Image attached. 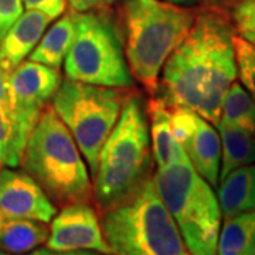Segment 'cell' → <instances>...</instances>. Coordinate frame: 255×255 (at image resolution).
Segmentation results:
<instances>
[{
	"mask_svg": "<svg viewBox=\"0 0 255 255\" xmlns=\"http://www.w3.org/2000/svg\"><path fill=\"white\" fill-rule=\"evenodd\" d=\"M237 30L221 9L197 13L190 31L164 63L155 100L167 108H187L217 127L221 104L237 80Z\"/></svg>",
	"mask_w": 255,
	"mask_h": 255,
	"instance_id": "obj_1",
	"label": "cell"
},
{
	"mask_svg": "<svg viewBox=\"0 0 255 255\" xmlns=\"http://www.w3.org/2000/svg\"><path fill=\"white\" fill-rule=\"evenodd\" d=\"M153 170V155L147 107L137 92H128L118 122L102 146L97 173L94 176V197L104 210L137 189Z\"/></svg>",
	"mask_w": 255,
	"mask_h": 255,
	"instance_id": "obj_2",
	"label": "cell"
},
{
	"mask_svg": "<svg viewBox=\"0 0 255 255\" xmlns=\"http://www.w3.org/2000/svg\"><path fill=\"white\" fill-rule=\"evenodd\" d=\"M100 220L111 255H190L153 176L101 210Z\"/></svg>",
	"mask_w": 255,
	"mask_h": 255,
	"instance_id": "obj_3",
	"label": "cell"
},
{
	"mask_svg": "<svg viewBox=\"0 0 255 255\" xmlns=\"http://www.w3.org/2000/svg\"><path fill=\"white\" fill-rule=\"evenodd\" d=\"M122 16L130 73L155 95L164 63L190 31L197 13L163 0H127Z\"/></svg>",
	"mask_w": 255,
	"mask_h": 255,
	"instance_id": "obj_4",
	"label": "cell"
},
{
	"mask_svg": "<svg viewBox=\"0 0 255 255\" xmlns=\"http://www.w3.org/2000/svg\"><path fill=\"white\" fill-rule=\"evenodd\" d=\"M20 164L55 206L91 200V173L73 135L51 104L31 130Z\"/></svg>",
	"mask_w": 255,
	"mask_h": 255,
	"instance_id": "obj_5",
	"label": "cell"
},
{
	"mask_svg": "<svg viewBox=\"0 0 255 255\" xmlns=\"http://www.w3.org/2000/svg\"><path fill=\"white\" fill-rule=\"evenodd\" d=\"M153 180L190 255H217L223 220L219 197L186 153L173 163L157 167Z\"/></svg>",
	"mask_w": 255,
	"mask_h": 255,
	"instance_id": "obj_6",
	"label": "cell"
},
{
	"mask_svg": "<svg viewBox=\"0 0 255 255\" xmlns=\"http://www.w3.org/2000/svg\"><path fill=\"white\" fill-rule=\"evenodd\" d=\"M75 33L64 60L67 80L119 90L133 87L124 43L115 23L101 11H74Z\"/></svg>",
	"mask_w": 255,
	"mask_h": 255,
	"instance_id": "obj_7",
	"label": "cell"
},
{
	"mask_svg": "<svg viewBox=\"0 0 255 255\" xmlns=\"http://www.w3.org/2000/svg\"><path fill=\"white\" fill-rule=\"evenodd\" d=\"M127 91L63 80L51 107L68 128L88 164L92 179L97 173L102 146L118 122Z\"/></svg>",
	"mask_w": 255,
	"mask_h": 255,
	"instance_id": "obj_8",
	"label": "cell"
},
{
	"mask_svg": "<svg viewBox=\"0 0 255 255\" xmlns=\"http://www.w3.org/2000/svg\"><path fill=\"white\" fill-rule=\"evenodd\" d=\"M63 81L60 70L36 61H23L9 75L10 119L21 153L28 136Z\"/></svg>",
	"mask_w": 255,
	"mask_h": 255,
	"instance_id": "obj_9",
	"label": "cell"
},
{
	"mask_svg": "<svg viewBox=\"0 0 255 255\" xmlns=\"http://www.w3.org/2000/svg\"><path fill=\"white\" fill-rule=\"evenodd\" d=\"M172 129L197 173L213 187H217L221 164V140L217 128L194 111L174 108Z\"/></svg>",
	"mask_w": 255,
	"mask_h": 255,
	"instance_id": "obj_10",
	"label": "cell"
},
{
	"mask_svg": "<svg viewBox=\"0 0 255 255\" xmlns=\"http://www.w3.org/2000/svg\"><path fill=\"white\" fill-rule=\"evenodd\" d=\"M46 246L55 251L88 250L111 255L102 233L100 216L90 203L64 206L51 220Z\"/></svg>",
	"mask_w": 255,
	"mask_h": 255,
	"instance_id": "obj_11",
	"label": "cell"
},
{
	"mask_svg": "<svg viewBox=\"0 0 255 255\" xmlns=\"http://www.w3.org/2000/svg\"><path fill=\"white\" fill-rule=\"evenodd\" d=\"M0 211L4 219L50 223L57 214V207L26 170L6 166L0 169Z\"/></svg>",
	"mask_w": 255,
	"mask_h": 255,
	"instance_id": "obj_12",
	"label": "cell"
},
{
	"mask_svg": "<svg viewBox=\"0 0 255 255\" xmlns=\"http://www.w3.org/2000/svg\"><path fill=\"white\" fill-rule=\"evenodd\" d=\"M51 18L43 11L27 10L11 24L0 40V68L10 74L31 54Z\"/></svg>",
	"mask_w": 255,
	"mask_h": 255,
	"instance_id": "obj_13",
	"label": "cell"
},
{
	"mask_svg": "<svg viewBox=\"0 0 255 255\" xmlns=\"http://www.w3.org/2000/svg\"><path fill=\"white\" fill-rule=\"evenodd\" d=\"M223 219L255 210V163L238 167L217 186Z\"/></svg>",
	"mask_w": 255,
	"mask_h": 255,
	"instance_id": "obj_14",
	"label": "cell"
},
{
	"mask_svg": "<svg viewBox=\"0 0 255 255\" xmlns=\"http://www.w3.org/2000/svg\"><path fill=\"white\" fill-rule=\"evenodd\" d=\"M147 115L150 117L149 130L153 162L156 167H164L184 155L172 129V110L157 100H152L147 107Z\"/></svg>",
	"mask_w": 255,
	"mask_h": 255,
	"instance_id": "obj_15",
	"label": "cell"
},
{
	"mask_svg": "<svg viewBox=\"0 0 255 255\" xmlns=\"http://www.w3.org/2000/svg\"><path fill=\"white\" fill-rule=\"evenodd\" d=\"M50 236L47 223L28 219H4L0 226V251L13 255L28 254L46 244Z\"/></svg>",
	"mask_w": 255,
	"mask_h": 255,
	"instance_id": "obj_16",
	"label": "cell"
},
{
	"mask_svg": "<svg viewBox=\"0 0 255 255\" xmlns=\"http://www.w3.org/2000/svg\"><path fill=\"white\" fill-rule=\"evenodd\" d=\"M74 33L75 24L73 13L64 14L47 31H44L36 48L28 55V60L60 70L71 48Z\"/></svg>",
	"mask_w": 255,
	"mask_h": 255,
	"instance_id": "obj_17",
	"label": "cell"
},
{
	"mask_svg": "<svg viewBox=\"0 0 255 255\" xmlns=\"http://www.w3.org/2000/svg\"><path fill=\"white\" fill-rule=\"evenodd\" d=\"M221 140L220 180L238 167L255 163V135L240 128L217 125ZM219 180V183H220Z\"/></svg>",
	"mask_w": 255,
	"mask_h": 255,
	"instance_id": "obj_18",
	"label": "cell"
},
{
	"mask_svg": "<svg viewBox=\"0 0 255 255\" xmlns=\"http://www.w3.org/2000/svg\"><path fill=\"white\" fill-rule=\"evenodd\" d=\"M217 255H255V210L224 219Z\"/></svg>",
	"mask_w": 255,
	"mask_h": 255,
	"instance_id": "obj_19",
	"label": "cell"
},
{
	"mask_svg": "<svg viewBox=\"0 0 255 255\" xmlns=\"http://www.w3.org/2000/svg\"><path fill=\"white\" fill-rule=\"evenodd\" d=\"M219 124L240 128L255 135V100L237 80L223 100Z\"/></svg>",
	"mask_w": 255,
	"mask_h": 255,
	"instance_id": "obj_20",
	"label": "cell"
},
{
	"mask_svg": "<svg viewBox=\"0 0 255 255\" xmlns=\"http://www.w3.org/2000/svg\"><path fill=\"white\" fill-rule=\"evenodd\" d=\"M237 77L255 100V46L241 36L234 38Z\"/></svg>",
	"mask_w": 255,
	"mask_h": 255,
	"instance_id": "obj_21",
	"label": "cell"
},
{
	"mask_svg": "<svg viewBox=\"0 0 255 255\" xmlns=\"http://www.w3.org/2000/svg\"><path fill=\"white\" fill-rule=\"evenodd\" d=\"M16 132L7 112L0 107V162L7 167H17L21 163Z\"/></svg>",
	"mask_w": 255,
	"mask_h": 255,
	"instance_id": "obj_22",
	"label": "cell"
},
{
	"mask_svg": "<svg viewBox=\"0 0 255 255\" xmlns=\"http://www.w3.org/2000/svg\"><path fill=\"white\" fill-rule=\"evenodd\" d=\"M233 23L238 36L255 46V0H246L233 9Z\"/></svg>",
	"mask_w": 255,
	"mask_h": 255,
	"instance_id": "obj_23",
	"label": "cell"
},
{
	"mask_svg": "<svg viewBox=\"0 0 255 255\" xmlns=\"http://www.w3.org/2000/svg\"><path fill=\"white\" fill-rule=\"evenodd\" d=\"M23 7L21 0H0V40L23 14Z\"/></svg>",
	"mask_w": 255,
	"mask_h": 255,
	"instance_id": "obj_24",
	"label": "cell"
},
{
	"mask_svg": "<svg viewBox=\"0 0 255 255\" xmlns=\"http://www.w3.org/2000/svg\"><path fill=\"white\" fill-rule=\"evenodd\" d=\"M27 10H38L48 17H60L65 10V0H21Z\"/></svg>",
	"mask_w": 255,
	"mask_h": 255,
	"instance_id": "obj_25",
	"label": "cell"
},
{
	"mask_svg": "<svg viewBox=\"0 0 255 255\" xmlns=\"http://www.w3.org/2000/svg\"><path fill=\"white\" fill-rule=\"evenodd\" d=\"M0 255H13L7 254V253H3L0 251ZM23 255H102L101 253H97V251H88V250H75V251H55V250H51V248H37L34 251L28 253V254Z\"/></svg>",
	"mask_w": 255,
	"mask_h": 255,
	"instance_id": "obj_26",
	"label": "cell"
},
{
	"mask_svg": "<svg viewBox=\"0 0 255 255\" xmlns=\"http://www.w3.org/2000/svg\"><path fill=\"white\" fill-rule=\"evenodd\" d=\"M9 75L0 68V107L10 114V97H9ZM10 117V115H9Z\"/></svg>",
	"mask_w": 255,
	"mask_h": 255,
	"instance_id": "obj_27",
	"label": "cell"
},
{
	"mask_svg": "<svg viewBox=\"0 0 255 255\" xmlns=\"http://www.w3.org/2000/svg\"><path fill=\"white\" fill-rule=\"evenodd\" d=\"M74 11H88L94 10L101 3V0H68Z\"/></svg>",
	"mask_w": 255,
	"mask_h": 255,
	"instance_id": "obj_28",
	"label": "cell"
},
{
	"mask_svg": "<svg viewBox=\"0 0 255 255\" xmlns=\"http://www.w3.org/2000/svg\"><path fill=\"white\" fill-rule=\"evenodd\" d=\"M206 1H207V4H209L210 7H216V9L224 10L228 9V7L234 9L237 4L246 1V0H206Z\"/></svg>",
	"mask_w": 255,
	"mask_h": 255,
	"instance_id": "obj_29",
	"label": "cell"
},
{
	"mask_svg": "<svg viewBox=\"0 0 255 255\" xmlns=\"http://www.w3.org/2000/svg\"><path fill=\"white\" fill-rule=\"evenodd\" d=\"M163 1H169V3H173L177 6H184V7H193V6L199 4L200 0H163Z\"/></svg>",
	"mask_w": 255,
	"mask_h": 255,
	"instance_id": "obj_30",
	"label": "cell"
},
{
	"mask_svg": "<svg viewBox=\"0 0 255 255\" xmlns=\"http://www.w3.org/2000/svg\"><path fill=\"white\" fill-rule=\"evenodd\" d=\"M114 1H117V0H101V3H105V4H111Z\"/></svg>",
	"mask_w": 255,
	"mask_h": 255,
	"instance_id": "obj_31",
	"label": "cell"
},
{
	"mask_svg": "<svg viewBox=\"0 0 255 255\" xmlns=\"http://www.w3.org/2000/svg\"><path fill=\"white\" fill-rule=\"evenodd\" d=\"M3 220H4V216H3L1 211H0V226H1V223H3Z\"/></svg>",
	"mask_w": 255,
	"mask_h": 255,
	"instance_id": "obj_32",
	"label": "cell"
},
{
	"mask_svg": "<svg viewBox=\"0 0 255 255\" xmlns=\"http://www.w3.org/2000/svg\"><path fill=\"white\" fill-rule=\"evenodd\" d=\"M0 169H1V162H0Z\"/></svg>",
	"mask_w": 255,
	"mask_h": 255,
	"instance_id": "obj_33",
	"label": "cell"
}]
</instances>
